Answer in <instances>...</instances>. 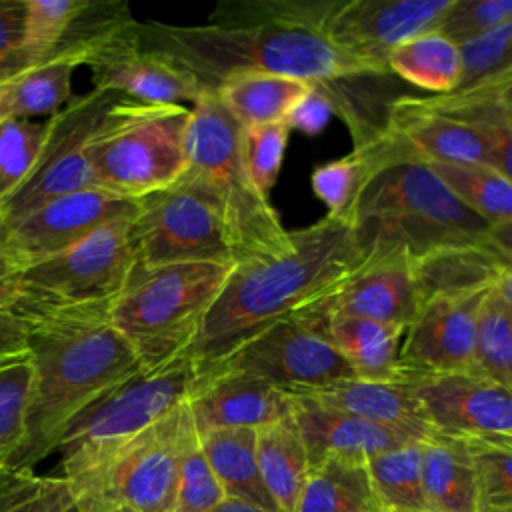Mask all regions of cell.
Returning <instances> with one entry per match:
<instances>
[{"mask_svg": "<svg viewBox=\"0 0 512 512\" xmlns=\"http://www.w3.org/2000/svg\"><path fill=\"white\" fill-rule=\"evenodd\" d=\"M338 0L222 2L202 26L138 22L140 42L188 68L208 90L246 72L280 74L330 88L382 76L338 50L324 34Z\"/></svg>", "mask_w": 512, "mask_h": 512, "instance_id": "obj_1", "label": "cell"}, {"mask_svg": "<svg viewBox=\"0 0 512 512\" xmlns=\"http://www.w3.org/2000/svg\"><path fill=\"white\" fill-rule=\"evenodd\" d=\"M26 352L32 386L26 434L10 470H30L56 452L70 422L106 392L140 372V362L108 316V304L50 306L26 302Z\"/></svg>", "mask_w": 512, "mask_h": 512, "instance_id": "obj_2", "label": "cell"}, {"mask_svg": "<svg viewBox=\"0 0 512 512\" xmlns=\"http://www.w3.org/2000/svg\"><path fill=\"white\" fill-rule=\"evenodd\" d=\"M364 252L350 220L324 216L292 232V250L240 260L190 348L198 364L224 356L260 326L290 314L348 274Z\"/></svg>", "mask_w": 512, "mask_h": 512, "instance_id": "obj_3", "label": "cell"}, {"mask_svg": "<svg viewBox=\"0 0 512 512\" xmlns=\"http://www.w3.org/2000/svg\"><path fill=\"white\" fill-rule=\"evenodd\" d=\"M388 154L352 214L364 254L402 248L416 262L438 250L474 246L486 238L490 224L462 204L428 164L390 150Z\"/></svg>", "mask_w": 512, "mask_h": 512, "instance_id": "obj_4", "label": "cell"}, {"mask_svg": "<svg viewBox=\"0 0 512 512\" xmlns=\"http://www.w3.org/2000/svg\"><path fill=\"white\" fill-rule=\"evenodd\" d=\"M188 132V168L216 202L236 262L278 256L292 250V232L252 182L242 158V126L224 108L214 90H206L192 106Z\"/></svg>", "mask_w": 512, "mask_h": 512, "instance_id": "obj_5", "label": "cell"}, {"mask_svg": "<svg viewBox=\"0 0 512 512\" xmlns=\"http://www.w3.org/2000/svg\"><path fill=\"white\" fill-rule=\"evenodd\" d=\"M232 266L178 262L132 268L124 288L108 304V316L142 370L168 364L190 352Z\"/></svg>", "mask_w": 512, "mask_h": 512, "instance_id": "obj_6", "label": "cell"}, {"mask_svg": "<svg viewBox=\"0 0 512 512\" xmlns=\"http://www.w3.org/2000/svg\"><path fill=\"white\" fill-rule=\"evenodd\" d=\"M190 118V106L118 96L88 144L96 186L138 200L178 182L188 168Z\"/></svg>", "mask_w": 512, "mask_h": 512, "instance_id": "obj_7", "label": "cell"}, {"mask_svg": "<svg viewBox=\"0 0 512 512\" xmlns=\"http://www.w3.org/2000/svg\"><path fill=\"white\" fill-rule=\"evenodd\" d=\"M188 352L176 360L140 370L80 412L60 438V474L70 484L96 474L132 438L186 402L198 376Z\"/></svg>", "mask_w": 512, "mask_h": 512, "instance_id": "obj_8", "label": "cell"}, {"mask_svg": "<svg viewBox=\"0 0 512 512\" xmlns=\"http://www.w3.org/2000/svg\"><path fill=\"white\" fill-rule=\"evenodd\" d=\"M196 430L186 402L122 446L104 468L70 484L80 512L130 506L138 512H174L180 458Z\"/></svg>", "mask_w": 512, "mask_h": 512, "instance_id": "obj_9", "label": "cell"}, {"mask_svg": "<svg viewBox=\"0 0 512 512\" xmlns=\"http://www.w3.org/2000/svg\"><path fill=\"white\" fill-rule=\"evenodd\" d=\"M130 238L136 264L142 266L178 262L236 264L216 202L186 176L136 200Z\"/></svg>", "mask_w": 512, "mask_h": 512, "instance_id": "obj_10", "label": "cell"}, {"mask_svg": "<svg viewBox=\"0 0 512 512\" xmlns=\"http://www.w3.org/2000/svg\"><path fill=\"white\" fill-rule=\"evenodd\" d=\"M132 218L112 220L70 248L20 266L22 304H110L136 266Z\"/></svg>", "mask_w": 512, "mask_h": 512, "instance_id": "obj_11", "label": "cell"}, {"mask_svg": "<svg viewBox=\"0 0 512 512\" xmlns=\"http://www.w3.org/2000/svg\"><path fill=\"white\" fill-rule=\"evenodd\" d=\"M210 362L252 372L286 392L354 378L352 368L330 342L326 324L300 310L260 326Z\"/></svg>", "mask_w": 512, "mask_h": 512, "instance_id": "obj_12", "label": "cell"}, {"mask_svg": "<svg viewBox=\"0 0 512 512\" xmlns=\"http://www.w3.org/2000/svg\"><path fill=\"white\" fill-rule=\"evenodd\" d=\"M120 94L92 88L60 108L50 116V128L26 182L10 196V200L0 210V228L20 220L40 204L96 186L90 160L88 144L90 138L108 110V106Z\"/></svg>", "mask_w": 512, "mask_h": 512, "instance_id": "obj_13", "label": "cell"}, {"mask_svg": "<svg viewBox=\"0 0 512 512\" xmlns=\"http://www.w3.org/2000/svg\"><path fill=\"white\" fill-rule=\"evenodd\" d=\"M422 306L412 256L402 248L368 250L362 260L330 288L298 310L326 324L334 316L408 324Z\"/></svg>", "mask_w": 512, "mask_h": 512, "instance_id": "obj_14", "label": "cell"}, {"mask_svg": "<svg viewBox=\"0 0 512 512\" xmlns=\"http://www.w3.org/2000/svg\"><path fill=\"white\" fill-rule=\"evenodd\" d=\"M84 66L94 88L148 104H194L208 88L172 56L140 42L138 22L128 18L96 42Z\"/></svg>", "mask_w": 512, "mask_h": 512, "instance_id": "obj_15", "label": "cell"}, {"mask_svg": "<svg viewBox=\"0 0 512 512\" xmlns=\"http://www.w3.org/2000/svg\"><path fill=\"white\" fill-rule=\"evenodd\" d=\"M134 214L136 200L98 186L76 190L52 198L0 228V252L24 266L70 248L112 220Z\"/></svg>", "mask_w": 512, "mask_h": 512, "instance_id": "obj_16", "label": "cell"}, {"mask_svg": "<svg viewBox=\"0 0 512 512\" xmlns=\"http://www.w3.org/2000/svg\"><path fill=\"white\" fill-rule=\"evenodd\" d=\"M488 292L480 288L426 298L402 340V376L474 370L480 310Z\"/></svg>", "mask_w": 512, "mask_h": 512, "instance_id": "obj_17", "label": "cell"}, {"mask_svg": "<svg viewBox=\"0 0 512 512\" xmlns=\"http://www.w3.org/2000/svg\"><path fill=\"white\" fill-rule=\"evenodd\" d=\"M452 0H348L326 22V38L348 56L388 74V56L406 40L432 32Z\"/></svg>", "mask_w": 512, "mask_h": 512, "instance_id": "obj_18", "label": "cell"}, {"mask_svg": "<svg viewBox=\"0 0 512 512\" xmlns=\"http://www.w3.org/2000/svg\"><path fill=\"white\" fill-rule=\"evenodd\" d=\"M438 432L458 436H512V394L474 370L412 374L400 380Z\"/></svg>", "mask_w": 512, "mask_h": 512, "instance_id": "obj_19", "label": "cell"}, {"mask_svg": "<svg viewBox=\"0 0 512 512\" xmlns=\"http://www.w3.org/2000/svg\"><path fill=\"white\" fill-rule=\"evenodd\" d=\"M198 366L186 398L198 436L224 428H262L292 414V396L280 386L220 362Z\"/></svg>", "mask_w": 512, "mask_h": 512, "instance_id": "obj_20", "label": "cell"}, {"mask_svg": "<svg viewBox=\"0 0 512 512\" xmlns=\"http://www.w3.org/2000/svg\"><path fill=\"white\" fill-rule=\"evenodd\" d=\"M380 140L392 154L424 164L490 166V152L482 136L470 124L430 106L424 96L392 100Z\"/></svg>", "mask_w": 512, "mask_h": 512, "instance_id": "obj_21", "label": "cell"}, {"mask_svg": "<svg viewBox=\"0 0 512 512\" xmlns=\"http://www.w3.org/2000/svg\"><path fill=\"white\" fill-rule=\"evenodd\" d=\"M292 396V416L300 428L310 466L326 454L370 458L412 442H422L398 430L334 410L308 396Z\"/></svg>", "mask_w": 512, "mask_h": 512, "instance_id": "obj_22", "label": "cell"}, {"mask_svg": "<svg viewBox=\"0 0 512 512\" xmlns=\"http://www.w3.org/2000/svg\"><path fill=\"white\" fill-rule=\"evenodd\" d=\"M290 394L308 396L334 410L398 430L416 440H426L434 434L418 400L402 382H376L354 376Z\"/></svg>", "mask_w": 512, "mask_h": 512, "instance_id": "obj_23", "label": "cell"}, {"mask_svg": "<svg viewBox=\"0 0 512 512\" xmlns=\"http://www.w3.org/2000/svg\"><path fill=\"white\" fill-rule=\"evenodd\" d=\"M88 52L64 44L48 58L20 70L2 84L0 122L44 120L72 100V76L84 66Z\"/></svg>", "mask_w": 512, "mask_h": 512, "instance_id": "obj_24", "label": "cell"}, {"mask_svg": "<svg viewBox=\"0 0 512 512\" xmlns=\"http://www.w3.org/2000/svg\"><path fill=\"white\" fill-rule=\"evenodd\" d=\"M326 332L356 378L400 382V348L406 326L354 316L326 320Z\"/></svg>", "mask_w": 512, "mask_h": 512, "instance_id": "obj_25", "label": "cell"}, {"mask_svg": "<svg viewBox=\"0 0 512 512\" xmlns=\"http://www.w3.org/2000/svg\"><path fill=\"white\" fill-rule=\"evenodd\" d=\"M422 488L428 512H476V474L462 436L434 430L422 442Z\"/></svg>", "mask_w": 512, "mask_h": 512, "instance_id": "obj_26", "label": "cell"}, {"mask_svg": "<svg viewBox=\"0 0 512 512\" xmlns=\"http://www.w3.org/2000/svg\"><path fill=\"white\" fill-rule=\"evenodd\" d=\"M296 512H384L366 458L326 454L312 464Z\"/></svg>", "mask_w": 512, "mask_h": 512, "instance_id": "obj_27", "label": "cell"}, {"mask_svg": "<svg viewBox=\"0 0 512 512\" xmlns=\"http://www.w3.org/2000/svg\"><path fill=\"white\" fill-rule=\"evenodd\" d=\"M198 438L226 498L242 500L266 512H278L260 474L256 428L212 430Z\"/></svg>", "mask_w": 512, "mask_h": 512, "instance_id": "obj_28", "label": "cell"}, {"mask_svg": "<svg viewBox=\"0 0 512 512\" xmlns=\"http://www.w3.org/2000/svg\"><path fill=\"white\" fill-rule=\"evenodd\" d=\"M312 88L314 84L300 78L246 72L224 78L214 92L238 124L246 128L286 122L296 104L304 100Z\"/></svg>", "mask_w": 512, "mask_h": 512, "instance_id": "obj_29", "label": "cell"}, {"mask_svg": "<svg viewBox=\"0 0 512 512\" xmlns=\"http://www.w3.org/2000/svg\"><path fill=\"white\" fill-rule=\"evenodd\" d=\"M256 456L278 512H296L310 460L292 414L256 428Z\"/></svg>", "mask_w": 512, "mask_h": 512, "instance_id": "obj_30", "label": "cell"}, {"mask_svg": "<svg viewBox=\"0 0 512 512\" xmlns=\"http://www.w3.org/2000/svg\"><path fill=\"white\" fill-rule=\"evenodd\" d=\"M506 260L484 240L474 246L446 248L414 262L422 302L442 292L490 288L492 278Z\"/></svg>", "mask_w": 512, "mask_h": 512, "instance_id": "obj_31", "label": "cell"}, {"mask_svg": "<svg viewBox=\"0 0 512 512\" xmlns=\"http://www.w3.org/2000/svg\"><path fill=\"white\" fill-rule=\"evenodd\" d=\"M388 70L418 88L448 94L462 76L460 46L436 30L424 32L392 50Z\"/></svg>", "mask_w": 512, "mask_h": 512, "instance_id": "obj_32", "label": "cell"}, {"mask_svg": "<svg viewBox=\"0 0 512 512\" xmlns=\"http://www.w3.org/2000/svg\"><path fill=\"white\" fill-rule=\"evenodd\" d=\"M390 154L376 138L364 148H354L348 156L326 162L312 172V190L326 204L330 218L350 220L360 194L372 176L388 162Z\"/></svg>", "mask_w": 512, "mask_h": 512, "instance_id": "obj_33", "label": "cell"}, {"mask_svg": "<svg viewBox=\"0 0 512 512\" xmlns=\"http://www.w3.org/2000/svg\"><path fill=\"white\" fill-rule=\"evenodd\" d=\"M436 110L470 124L490 152V166L512 180V110L492 92L424 96Z\"/></svg>", "mask_w": 512, "mask_h": 512, "instance_id": "obj_34", "label": "cell"}, {"mask_svg": "<svg viewBox=\"0 0 512 512\" xmlns=\"http://www.w3.org/2000/svg\"><path fill=\"white\" fill-rule=\"evenodd\" d=\"M422 442L366 458L374 492L384 510L428 512L422 488Z\"/></svg>", "mask_w": 512, "mask_h": 512, "instance_id": "obj_35", "label": "cell"}, {"mask_svg": "<svg viewBox=\"0 0 512 512\" xmlns=\"http://www.w3.org/2000/svg\"><path fill=\"white\" fill-rule=\"evenodd\" d=\"M454 196L490 226L512 222V180L488 164H428Z\"/></svg>", "mask_w": 512, "mask_h": 512, "instance_id": "obj_36", "label": "cell"}, {"mask_svg": "<svg viewBox=\"0 0 512 512\" xmlns=\"http://www.w3.org/2000/svg\"><path fill=\"white\" fill-rule=\"evenodd\" d=\"M462 76L448 94L496 90L512 82V20L460 46Z\"/></svg>", "mask_w": 512, "mask_h": 512, "instance_id": "obj_37", "label": "cell"}, {"mask_svg": "<svg viewBox=\"0 0 512 512\" xmlns=\"http://www.w3.org/2000/svg\"><path fill=\"white\" fill-rule=\"evenodd\" d=\"M476 474V512H512V446L498 436H462Z\"/></svg>", "mask_w": 512, "mask_h": 512, "instance_id": "obj_38", "label": "cell"}, {"mask_svg": "<svg viewBox=\"0 0 512 512\" xmlns=\"http://www.w3.org/2000/svg\"><path fill=\"white\" fill-rule=\"evenodd\" d=\"M0 512H80L64 476L0 470Z\"/></svg>", "mask_w": 512, "mask_h": 512, "instance_id": "obj_39", "label": "cell"}, {"mask_svg": "<svg viewBox=\"0 0 512 512\" xmlns=\"http://www.w3.org/2000/svg\"><path fill=\"white\" fill-rule=\"evenodd\" d=\"M50 118L0 122V210L40 158Z\"/></svg>", "mask_w": 512, "mask_h": 512, "instance_id": "obj_40", "label": "cell"}, {"mask_svg": "<svg viewBox=\"0 0 512 512\" xmlns=\"http://www.w3.org/2000/svg\"><path fill=\"white\" fill-rule=\"evenodd\" d=\"M32 364L26 354L0 362V470L8 468L26 434Z\"/></svg>", "mask_w": 512, "mask_h": 512, "instance_id": "obj_41", "label": "cell"}, {"mask_svg": "<svg viewBox=\"0 0 512 512\" xmlns=\"http://www.w3.org/2000/svg\"><path fill=\"white\" fill-rule=\"evenodd\" d=\"M86 0H24L26 66L48 58L72 28Z\"/></svg>", "mask_w": 512, "mask_h": 512, "instance_id": "obj_42", "label": "cell"}, {"mask_svg": "<svg viewBox=\"0 0 512 512\" xmlns=\"http://www.w3.org/2000/svg\"><path fill=\"white\" fill-rule=\"evenodd\" d=\"M474 368L512 394V314L490 292L480 310Z\"/></svg>", "mask_w": 512, "mask_h": 512, "instance_id": "obj_43", "label": "cell"}, {"mask_svg": "<svg viewBox=\"0 0 512 512\" xmlns=\"http://www.w3.org/2000/svg\"><path fill=\"white\" fill-rule=\"evenodd\" d=\"M224 498L226 494L212 472L202 452L198 432L194 430L188 436L180 458L174 512H212Z\"/></svg>", "mask_w": 512, "mask_h": 512, "instance_id": "obj_44", "label": "cell"}, {"mask_svg": "<svg viewBox=\"0 0 512 512\" xmlns=\"http://www.w3.org/2000/svg\"><path fill=\"white\" fill-rule=\"evenodd\" d=\"M288 136V122L242 126V158L254 186L264 196H268L278 180Z\"/></svg>", "mask_w": 512, "mask_h": 512, "instance_id": "obj_45", "label": "cell"}, {"mask_svg": "<svg viewBox=\"0 0 512 512\" xmlns=\"http://www.w3.org/2000/svg\"><path fill=\"white\" fill-rule=\"evenodd\" d=\"M512 20V0H452L436 32L462 46Z\"/></svg>", "mask_w": 512, "mask_h": 512, "instance_id": "obj_46", "label": "cell"}, {"mask_svg": "<svg viewBox=\"0 0 512 512\" xmlns=\"http://www.w3.org/2000/svg\"><path fill=\"white\" fill-rule=\"evenodd\" d=\"M24 0H0V80L28 68L24 50Z\"/></svg>", "mask_w": 512, "mask_h": 512, "instance_id": "obj_47", "label": "cell"}, {"mask_svg": "<svg viewBox=\"0 0 512 512\" xmlns=\"http://www.w3.org/2000/svg\"><path fill=\"white\" fill-rule=\"evenodd\" d=\"M332 114H334L332 100L320 86H314L310 94L296 104V108L290 112L286 122L290 130L296 128L304 134H318L324 130Z\"/></svg>", "mask_w": 512, "mask_h": 512, "instance_id": "obj_48", "label": "cell"}, {"mask_svg": "<svg viewBox=\"0 0 512 512\" xmlns=\"http://www.w3.org/2000/svg\"><path fill=\"white\" fill-rule=\"evenodd\" d=\"M28 322L16 312L0 310V358L26 354Z\"/></svg>", "mask_w": 512, "mask_h": 512, "instance_id": "obj_49", "label": "cell"}, {"mask_svg": "<svg viewBox=\"0 0 512 512\" xmlns=\"http://www.w3.org/2000/svg\"><path fill=\"white\" fill-rule=\"evenodd\" d=\"M22 298L20 266L0 252V310L18 312Z\"/></svg>", "mask_w": 512, "mask_h": 512, "instance_id": "obj_50", "label": "cell"}, {"mask_svg": "<svg viewBox=\"0 0 512 512\" xmlns=\"http://www.w3.org/2000/svg\"><path fill=\"white\" fill-rule=\"evenodd\" d=\"M484 242L498 252L506 262L512 264V222H502L490 226Z\"/></svg>", "mask_w": 512, "mask_h": 512, "instance_id": "obj_51", "label": "cell"}, {"mask_svg": "<svg viewBox=\"0 0 512 512\" xmlns=\"http://www.w3.org/2000/svg\"><path fill=\"white\" fill-rule=\"evenodd\" d=\"M490 294L512 314V264L510 262L502 264L496 276L492 278Z\"/></svg>", "mask_w": 512, "mask_h": 512, "instance_id": "obj_52", "label": "cell"}, {"mask_svg": "<svg viewBox=\"0 0 512 512\" xmlns=\"http://www.w3.org/2000/svg\"><path fill=\"white\" fill-rule=\"evenodd\" d=\"M212 512H266V510H260V508L246 504L242 500H236V498H224Z\"/></svg>", "mask_w": 512, "mask_h": 512, "instance_id": "obj_53", "label": "cell"}, {"mask_svg": "<svg viewBox=\"0 0 512 512\" xmlns=\"http://www.w3.org/2000/svg\"><path fill=\"white\" fill-rule=\"evenodd\" d=\"M482 92H492L506 108L512 110V82H508V84H504V86H500L496 90H482Z\"/></svg>", "mask_w": 512, "mask_h": 512, "instance_id": "obj_54", "label": "cell"}, {"mask_svg": "<svg viewBox=\"0 0 512 512\" xmlns=\"http://www.w3.org/2000/svg\"><path fill=\"white\" fill-rule=\"evenodd\" d=\"M106 512H138V510H134V508H130V506H114V508H110V510H106Z\"/></svg>", "mask_w": 512, "mask_h": 512, "instance_id": "obj_55", "label": "cell"}, {"mask_svg": "<svg viewBox=\"0 0 512 512\" xmlns=\"http://www.w3.org/2000/svg\"><path fill=\"white\" fill-rule=\"evenodd\" d=\"M2 84H4V80H0V94H2Z\"/></svg>", "mask_w": 512, "mask_h": 512, "instance_id": "obj_56", "label": "cell"}, {"mask_svg": "<svg viewBox=\"0 0 512 512\" xmlns=\"http://www.w3.org/2000/svg\"><path fill=\"white\" fill-rule=\"evenodd\" d=\"M10 358H14V356H10ZM4 360H8V358H0V362H4Z\"/></svg>", "mask_w": 512, "mask_h": 512, "instance_id": "obj_57", "label": "cell"}, {"mask_svg": "<svg viewBox=\"0 0 512 512\" xmlns=\"http://www.w3.org/2000/svg\"><path fill=\"white\" fill-rule=\"evenodd\" d=\"M384 512H394V510H384Z\"/></svg>", "mask_w": 512, "mask_h": 512, "instance_id": "obj_58", "label": "cell"}]
</instances>
